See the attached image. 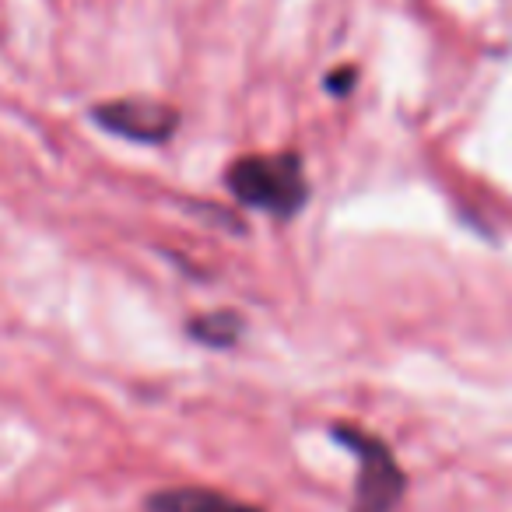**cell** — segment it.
I'll return each mask as SVG.
<instances>
[{
    "label": "cell",
    "instance_id": "cell-2",
    "mask_svg": "<svg viewBox=\"0 0 512 512\" xmlns=\"http://www.w3.org/2000/svg\"><path fill=\"white\" fill-rule=\"evenodd\" d=\"M334 439L355 449L358 456V488L351 512H393L404 498V470L397 467L386 442L358 432V428H334Z\"/></svg>",
    "mask_w": 512,
    "mask_h": 512
},
{
    "label": "cell",
    "instance_id": "cell-3",
    "mask_svg": "<svg viewBox=\"0 0 512 512\" xmlns=\"http://www.w3.org/2000/svg\"><path fill=\"white\" fill-rule=\"evenodd\" d=\"M95 123L102 130L116 137H127L137 144H162L176 134L179 127V113L165 102H151V99H120V102H106V106H95Z\"/></svg>",
    "mask_w": 512,
    "mask_h": 512
},
{
    "label": "cell",
    "instance_id": "cell-6",
    "mask_svg": "<svg viewBox=\"0 0 512 512\" xmlns=\"http://www.w3.org/2000/svg\"><path fill=\"white\" fill-rule=\"evenodd\" d=\"M351 78H355V71H341V74H334V78H330V88H334L337 95L348 92V88H351Z\"/></svg>",
    "mask_w": 512,
    "mask_h": 512
},
{
    "label": "cell",
    "instance_id": "cell-4",
    "mask_svg": "<svg viewBox=\"0 0 512 512\" xmlns=\"http://www.w3.org/2000/svg\"><path fill=\"white\" fill-rule=\"evenodd\" d=\"M151 512H260L239 498H228L214 488H169L148 498Z\"/></svg>",
    "mask_w": 512,
    "mask_h": 512
},
{
    "label": "cell",
    "instance_id": "cell-1",
    "mask_svg": "<svg viewBox=\"0 0 512 512\" xmlns=\"http://www.w3.org/2000/svg\"><path fill=\"white\" fill-rule=\"evenodd\" d=\"M228 190L249 207L292 218L309 197L299 155H249L228 169Z\"/></svg>",
    "mask_w": 512,
    "mask_h": 512
},
{
    "label": "cell",
    "instance_id": "cell-5",
    "mask_svg": "<svg viewBox=\"0 0 512 512\" xmlns=\"http://www.w3.org/2000/svg\"><path fill=\"white\" fill-rule=\"evenodd\" d=\"M190 330H193V337H200V341L211 344V348H228V344H235V337H239L242 320L235 313H214V316H200Z\"/></svg>",
    "mask_w": 512,
    "mask_h": 512
}]
</instances>
